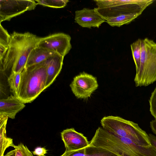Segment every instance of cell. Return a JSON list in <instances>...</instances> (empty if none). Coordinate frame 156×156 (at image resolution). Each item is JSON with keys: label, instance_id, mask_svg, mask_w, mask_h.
<instances>
[{"label": "cell", "instance_id": "9c48e42d", "mask_svg": "<svg viewBox=\"0 0 156 156\" xmlns=\"http://www.w3.org/2000/svg\"><path fill=\"white\" fill-rule=\"evenodd\" d=\"M61 134L66 151H76L84 148L89 145L87 138L83 134L76 131L73 128L64 130Z\"/></svg>", "mask_w": 156, "mask_h": 156}, {"label": "cell", "instance_id": "7a4b0ae2", "mask_svg": "<svg viewBox=\"0 0 156 156\" xmlns=\"http://www.w3.org/2000/svg\"><path fill=\"white\" fill-rule=\"evenodd\" d=\"M47 59L25 67L21 72L16 98L24 104L32 102L45 89L47 78Z\"/></svg>", "mask_w": 156, "mask_h": 156}, {"label": "cell", "instance_id": "44dd1931", "mask_svg": "<svg viewBox=\"0 0 156 156\" xmlns=\"http://www.w3.org/2000/svg\"><path fill=\"white\" fill-rule=\"evenodd\" d=\"M16 150V156H33L27 147L20 143L14 147Z\"/></svg>", "mask_w": 156, "mask_h": 156}, {"label": "cell", "instance_id": "d6986e66", "mask_svg": "<svg viewBox=\"0 0 156 156\" xmlns=\"http://www.w3.org/2000/svg\"><path fill=\"white\" fill-rule=\"evenodd\" d=\"M37 4L54 8L65 7L69 1L67 0H36Z\"/></svg>", "mask_w": 156, "mask_h": 156}, {"label": "cell", "instance_id": "9a60e30c", "mask_svg": "<svg viewBox=\"0 0 156 156\" xmlns=\"http://www.w3.org/2000/svg\"><path fill=\"white\" fill-rule=\"evenodd\" d=\"M8 117L0 115V156H3L6 149L10 146L14 147L12 139L6 135V127Z\"/></svg>", "mask_w": 156, "mask_h": 156}, {"label": "cell", "instance_id": "52a82bcc", "mask_svg": "<svg viewBox=\"0 0 156 156\" xmlns=\"http://www.w3.org/2000/svg\"><path fill=\"white\" fill-rule=\"evenodd\" d=\"M71 38L67 34L59 33L41 37L37 46L47 49L63 57L72 48Z\"/></svg>", "mask_w": 156, "mask_h": 156}, {"label": "cell", "instance_id": "8fae6325", "mask_svg": "<svg viewBox=\"0 0 156 156\" xmlns=\"http://www.w3.org/2000/svg\"><path fill=\"white\" fill-rule=\"evenodd\" d=\"M23 103L13 95L0 100V115L14 119L16 114L25 107Z\"/></svg>", "mask_w": 156, "mask_h": 156}, {"label": "cell", "instance_id": "6da1fadb", "mask_svg": "<svg viewBox=\"0 0 156 156\" xmlns=\"http://www.w3.org/2000/svg\"><path fill=\"white\" fill-rule=\"evenodd\" d=\"M40 39L29 32H13L5 52L0 57L1 73L21 72L25 68L31 51L37 46Z\"/></svg>", "mask_w": 156, "mask_h": 156}, {"label": "cell", "instance_id": "30bf717a", "mask_svg": "<svg viewBox=\"0 0 156 156\" xmlns=\"http://www.w3.org/2000/svg\"><path fill=\"white\" fill-rule=\"evenodd\" d=\"M75 22L83 27L99 28L105 19L95 10L87 8L75 12Z\"/></svg>", "mask_w": 156, "mask_h": 156}, {"label": "cell", "instance_id": "603a6c76", "mask_svg": "<svg viewBox=\"0 0 156 156\" xmlns=\"http://www.w3.org/2000/svg\"><path fill=\"white\" fill-rule=\"evenodd\" d=\"M33 153L37 156H44L47 153V150L44 147H38L35 149Z\"/></svg>", "mask_w": 156, "mask_h": 156}, {"label": "cell", "instance_id": "7c38bea8", "mask_svg": "<svg viewBox=\"0 0 156 156\" xmlns=\"http://www.w3.org/2000/svg\"><path fill=\"white\" fill-rule=\"evenodd\" d=\"M64 57L55 53L47 59V69L46 89L53 83L60 73L63 64Z\"/></svg>", "mask_w": 156, "mask_h": 156}, {"label": "cell", "instance_id": "7402d4cb", "mask_svg": "<svg viewBox=\"0 0 156 156\" xmlns=\"http://www.w3.org/2000/svg\"><path fill=\"white\" fill-rule=\"evenodd\" d=\"M149 102L151 113L156 120V87L151 93Z\"/></svg>", "mask_w": 156, "mask_h": 156}, {"label": "cell", "instance_id": "ffe728a7", "mask_svg": "<svg viewBox=\"0 0 156 156\" xmlns=\"http://www.w3.org/2000/svg\"><path fill=\"white\" fill-rule=\"evenodd\" d=\"M10 35L2 26H0V45L8 48L10 40Z\"/></svg>", "mask_w": 156, "mask_h": 156}, {"label": "cell", "instance_id": "4fadbf2b", "mask_svg": "<svg viewBox=\"0 0 156 156\" xmlns=\"http://www.w3.org/2000/svg\"><path fill=\"white\" fill-rule=\"evenodd\" d=\"M61 156H118L101 148L89 146L78 150L66 151Z\"/></svg>", "mask_w": 156, "mask_h": 156}, {"label": "cell", "instance_id": "d4e9b609", "mask_svg": "<svg viewBox=\"0 0 156 156\" xmlns=\"http://www.w3.org/2000/svg\"><path fill=\"white\" fill-rule=\"evenodd\" d=\"M150 127L153 132L156 135V120L151 121L150 123Z\"/></svg>", "mask_w": 156, "mask_h": 156}, {"label": "cell", "instance_id": "cb8c5ba5", "mask_svg": "<svg viewBox=\"0 0 156 156\" xmlns=\"http://www.w3.org/2000/svg\"><path fill=\"white\" fill-rule=\"evenodd\" d=\"M148 138L150 144L156 150V136L149 134L148 135Z\"/></svg>", "mask_w": 156, "mask_h": 156}, {"label": "cell", "instance_id": "5b68a950", "mask_svg": "<svg viewBox=\"0 0 156 156\" xmlns=\"http://www.w3.org/2000/svg\"><path fill=\"white\" fill-rule=\"evenodd\" d=\"M94 1L97 5L94 10L105 20L124 14L139 13L141 15L146 7L144 0H99Z\"/></svg>", "mask_w": 156, "mask_h": 156}, {"label": "cell", "instance_id": "8992f818", "mask_svg": "<svg viewBox=\"0 0 156 156\" xmlns=\"http://www.w3.org/2000/svg\"><path fill=\"white\" fill-rule=\"evenodd\" d=\"M37 4L34 0H0V22L9 21L26 11L34 9Z\"/></svg>", "mask_w": 156, "mask_h": 156}, {"label": "cell", "instance_id": "3957f363", "mask_svg": "<svg viewBox=\"0 0 156 156\" xmlns=\"http://www.w3.org/2000/svg\"><path fill=\"white\" fill-rule=\"evenodd\" d=\"M101 123L104 129L111 133L129 138L141 146L151 145L148 135L137 123L113 116L104 117L101 119Z\"/></svg>", "mask_w": 156, "mask_h": 156}, {"label": "cell", "instance_id": "2e32d148", "mask_svg": "<svg viewBox=\"0 0 156 156\" xmlns=\"http://www.w3.org/2000/svg\"><path fill=\"white\" fill-rule=\"evenodd\" d=\"M140 15L139 13L124 14L107 18L105 20L111 26L120 27L129 23Z\"/></svg>", "mask_w": 156, "mask_h": 156}, {"label": "cell", "instance_id": "5bb4252c", "mask_svg": "<svg viewBox=\"0 0 156 156\" xmlns=\"http://www.w3.org/2000/svg\"><path fill=\"white\" fill-rule=\"evenodd\" d=\"M55 53L47 49L37 46L31 51L25 67L41 62L54 55Z\"/></svg>", "mask_w": 156, "mask_h": 156}, {"label": "cell", "instance_id": "ac0fdd59", "mask_svg": "<svg viewBox=\"0 0 156 156\" xmlns=\"http://www.w3.org/2000/svg\"><path fill=\"white\" fill-rule=\"evenodd\" d=\"M21 72L11 73L8 79L10 90L13 95L16 97L21 79Z\"/></svg>", "mask_w": 156, "mask_h": 156}, {"label": "cell", "instance_id": "277c9868", "mask_svg": "<svg viewBox=\"0 0 156 156\" xmlns=\"http://www.w3.org/2000/svg\"><path fill=\"white\" fill-rule=\"evenodd\" d=\"M134 81L136 86H147L156 81V42L142 39L140 65Z\"/></svg>", "mask_w": 156, "mask_h": 156}, {"label": "cell", "instance_id": "e0dca14e", "mask_svg": "<svg viewBox=\"0 0 156 156\" xmlns=\"http://www.w3.org/2000/svg\"><path fill=\"white\" fill-rule=\"evenodd\" d=\"M141 42L142 39H138L130 45L132 56L136 66V74L138 73L140 66Z\"/></svg>", "mask_w": 156, "mask_h": 156}, {"label": "cell", "instance_id": "ba28073f", "mask_svg": "<svg viewBox=\"0 0 156 156\" xmlns=\"http://www.w3.org/2000/svg\"><path fill=\"white\" fill-rule=\"evenodd\" d=\"M98 86L96 78L84 72L74 77L70 85L75 96L83 99L90 97Z\"/></svg>", "mask_w": 156, "mask_h": 156}, {"label": "cell", "instance_id": "484cf974", "mask_svg": "<svg viewBox=\"0 0 156 156\" xmlns=\"http://www.w3.org/2000/svg\"><path fill=\"white\" fill-rule=\"evenodd\" d=\"M16 150L15 149L8 152L5 155L3 156H16Z\"/></svg>", "mask_w": 156, "mask_h": 156}]
</instances>
